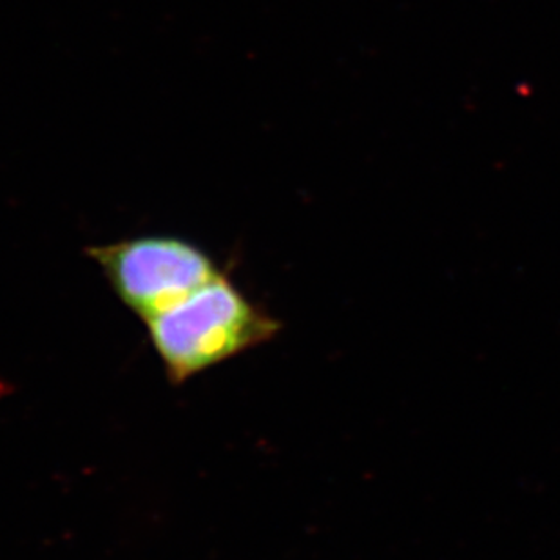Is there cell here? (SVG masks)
I'll use <instances>...</instances> for the list:
<instances>
[{"instance_id":"obj_2","label":"cell","mask_w":560,"mask_h":560,"mask_svg":"<svg viewBox=\"0 0 560 560\" xmlns=\"http://www.w3.org/2000/svg\"><path fill=\"white\" fill-rule=\"evenodd\" d=\"M113 292L143 322L214 280V259L189 240L148 234L88 249Z\"/></svg>"},{"instance_id":"obj_1","label":"cell","mask_w":560,"mask_h":560,"mask_svg":"<svg viewBox=\"0 0 560 560\" xmlns=\"http://www.w3.org/2000/svg\"><path fill=\"white\" fill-rule=\"evenodd\" d=\"M143 323L175 385L269 343L281 328L222 272Z\"/></svg>"}]
</instances>
